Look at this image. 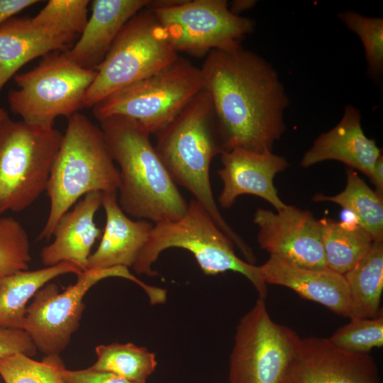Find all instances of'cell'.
<instances>
[{
  "mask_svg": "<svg viewBox=\"0 0 383 383\" xmlns=\"http://www.w3.org/2000/svg\"><path fill=\"white\" fill-rule=\"evenodd\" d=\"M256 1L253 0H235L233 1L229 8L230 11L235 15L245 11L255 6Z\"/></svg>",
  "mask_w": 383,
  "mask_h": 383,
  "instance_id": "d590c367",
  "label": "cell"
},
{
  "mask_svg": "<svg viewBox=\"0 0 383 383\" xmlns=\"http://www.w3.org/2000/svg\"><path fill=\"white\" fill-rule=\"evenodd\" d=\"M350 296L348 318H376L383 290V240L374 241L367 253L343 274Z\"/></svg>",
  "mask_w": 383,
  "mask_h": 383,
  "instance_id": "603a6c76",
  "label": "cell"
},
{
  "mask_svg": "<svg viewBox=\"0 0 383 383\" xmlns=\"http://www.w3.org/2000/svg\"><path fill=\"white\" fill-rule=\"evenodd\" d=\"M95 352L97 360L89 368L110 372L135 383H146L157 366L155 353L131 343L99 345Z\"/></svg>",
  "mask_w": 383,
  "mask_h": 383,
  "instance_id": "484cf974",
  "label": "cell"
},
{
  "mask_svg": "<svg viewBox=\"0 0 383 383\" xmlns=\"http://www.w3.org/2000/svg\"><path fill=\"white\" fill-rule=\"evenodd\" d=\"M380 155L381 150L375 140L367 138L362 128L360 111L348 105L340 122L314 140L300 164L308 168L323 161L337 160L370 179Z\"/></svg>",
  "mask_w": 383,
  "mask_h": 383,
  "instance_id": "e0dca14e",
  "label": "cell"
},
{
  "mask_svg": "<svg viewBox=\"0 0 383 383\" xmlns=\"http://www.w3.org/2000/svg\"><path fill=\"white\" fill-rule=\"evenodd\" d=\"M88 0H50L32 18L77 41L88 21Z\"/></svg>",
  "mask_w": 383,
  "mask_h": 383,
  "instance_id": "83f0119b",
  "label": "cell"
},
{
  "mask_svg": "<svg viewBox=\"0 0 383 383\" xmlns=\"http://www.w3.org/2000/svg\"><path fill=\"white\" fill-rule=\"evenodd\" d=\"M31 260L28 235L14 218H0V279L27 270Z\"/></svg>",
  "mask_w": 383,
  "mask_h": 383,
  "instance_id": "f546056e",
  "label": "cell"
},
{
  "mask_svg": "<svg viewBox=\"0 0 383 383\" xmlns=\"http://www.w3.org/2000/svg\"><path fill=\"white\" fill-rule=\"evenodd\" d=\"M77 276L76 282L62 292H59L55 283L48 282L27 306L23 330L45 356L60 355L67 347L79 326L85 308L84 297L101 280L109 277L128 279L140 286L150 301L156 299L160 293L159 287L142 282L124 267L86 270Z\"/></svg>",
  "mask_w": 383,
  "mask_h": 383,
  "instance_id": "30bf717a",
  "label": "cell"
},
{
  "mask_svg": "<svg viewBox=\"0 0 383 383\" xmlns=\"http://www.w3.org/2000/svg\"><path fill=\"white\" fill-rule=\"evenodd\" d=\"M156 135L155 148L174 184L187 189L247 262H254L252 249L222 216L212 192L210 165L224 150L207 93L199 92Z\"/></svg>",
  "mask_w": 383,
  "mask_h": 383,
  "instance_id": "7a4b0ae2",
  "label": "cell"
},
{
  "mask_svg": "<svg viewBox=\"0 0 383 383\" xmlns=\"http://www.w3.org/2000/svg\"><path fill=\"white\" fill-rule=\"evenodd\" d=\"M338 16L361 40L367 72L374 80H378L383 69V19L366 17L353 11H345Z\"/></svg>",
  "mask_w": 383,
  "mask_h": 383,
  "instance_id": "f1b7e54d",
  "label": "cell"
},
{
  "mask_svg": "<svg viewBox=\"0 0 383 383\" xmlns=\"http://www.w3.org/2000/svg\"><path fill=\"white\" fill-rule=\"evenodd\" d=\"M74 41L32 18L13 17L4 23L0 26V92L25 64L65 50Z\"/></svg>",
  "mask_w": 383,
  "mask_h": 383,
  "instance_id": "44dd1931",
  "label": "cell"
},
{
  "mask_svg": "<svg viewBox=\"0 0 383 383\" xmlns=\"http://www.w3.org/2000/svg\"><path fill=\"white\" fill-rule=\"evenodd\" d=\"M321 222L327 266L343 275L367 253L374 241L359 225L351 226L331 218Z\"/></svg>",
  "mask_w": 383,
  "mask_h": 383,
  "instance_id": "d4e9b609",
  "label": "cell"
},
{
  "mask_svg": "<svg viewBox=\"0 0 383 383\" xmlns=\"http://www.w3.org/2000/svg\"><path fill=\"white\" fill-rule=\"evenodd\" d=\"M203 89L201 69L179 57L174 62L104 97L92 107L99 122L113 116L135 121L156 134Z\"/></svg>",
  "mask_w": 383,
  "mask_h": 383,
  "instance_id": "52a82bcc",
  "label": "cell"
},
{
  "mask_svg": "<svg viewBox=\"0 0 383 383\" xmlns=\"http://www.w3.org/2000/svg\"><path fill=\"white\" fill-rule=\"evenodd\" d=\"M223 167L218 173L223 187L218 196L221 207L229 209L242 194H252L266 200L280 211L287 204L279 197L274 176L286 170L287 160L272 151L254 152L241 148L221 154Z\"/></svg>",
  "mask_w": 383,
  "mask_h": 383,
  "instance_id": "9a60e30c",
  "label": "cell"
},
{
  "mask_svg": "<svg viewBox=\"0 0 383 383\" xmlns=\"http://www.w3.org/2000/svg\"><path fill=\"white\" fill-rule=\"evenodd\" d=\"M150 0H94L87 25L65 55L75 65L95 70L104 60L125 24Z\"/></svg>",
  "mask_w": 383,
  "mask_h": 383,
  "instance_id": "ffe728a7",
  "label": "cell"
},
{
  "mask_svg": "<svg viewBox=\"0 0 383 383\" xmlns=\"http://www.w3.org/2000/svg\"><path fill=\"white\" fill-rule=\"evenodd\" d=\"M106 224L96 250L91 253L87 270L137 265L154 225L145 219L129 218L122 210L117 193H103Z\"/></svg>",
  "mask_w": 383,
  "mask_h": 383,
  "instance_id": "2e32d148",
  "label": "cell"
},
{
  "mask_svg": "<svg viewBox=\"0 0 383 383\" xmlns=\"http://www.w3.org/2000/svg\"><path fill=\"white\" fill-rule=\"evenodd\" d=\"M261 249L299 266L328 267L322 240V224L311 212L287 205L274 213L257 209L254 214Z\"/></svg>",
  "mask_w": 383,
  "mask_h": 383,
  "instance_id": "4fadbf2b",
  "label": "cell"
},
{
  "mask_svg": "<svg viewBox=\"0 0 383 383\" xmlns=\"http://www.w3.org/2000/svg\"><path fill=\"white\" fill-rule=\"evenodd\" d=\"M179 56L152 11L145 8L123 27L87 90L84 107L92 108L115 91L174 62Z\"/></svg>",
  "mask_w": 383,
  "mask_h": 383,
  "instance_id": "ba28073f",
  "label": "cell"
},
{
  "mask_svg": "<svg viewBox=\"0 0 383 383\" xmlns=\"http://www.w3.org/2000/svg\"><path fill=\"white\" fill-rule=\"evenodd\" d=\"M100 124L120 168L118 202L122 210L155 224L181 218L188 203L151 143L150 133L135 121L121 116L109 117Z\"/></svg>",
  "mask_w": 383,
  "mask_h": 383,
  "instance_id": "3957f363",
  "label": "cell"
},
{
  "mask_svg": "<svg viewBox=\"0 0 383 383\" xmlns=\"http://www.w3.org/2000/svg\"><path fill=\"white\" fill-rule=\"evenodd\" d=\"M114 162L100 127L79 113L67 118L46 189L50 211L38 240H50L59 219L82 196L117 193L120 174Z\"/></svg>",
  "mask_w": 383,
  "mask_h": 383,
  "instance_id": "277c9868",
  "label": "cell"
},
{
  "mask_svg": "<svg viewBox=\"0 0 383 383\" xmlns=\"http://www.w3.org/2000/svg\"><path fill=\"white\" fill-rule=\"evenodd\" d=\"M7 112L3 108H0V122L7 116Z\"/></svg>",
  "mask_w": 383,
  "mask_h": 383,
  "instance_id": "8d00e7d4",
  "label": "cell"
},
{
  "mask_svg": "<svg viewBox=\"0 0 383 383\" xmlns=\"http://www.w3.org/2000/svg\"><path fill=\"white\" fill-rule=\"evenodd\" d=\"M40 2L38 0H0V26L26 8Z\"/></svg>",
  "mask_w": 383,
  "mask_h": 383,
  "instance_id": "836d02e7",
  "label": "cell"
},
{
  "mask_svg": "<svg viewBox=\"0 0 383 383\" xmlns=\"http://www.w3.org/2000/svg\"><path fill=\"white\" fill-rule=\"evenodd\" d=\"M65 365L60 355L36 361L23 354L0 359V376L4 383H67L61 374Z\"/></svg>",
  "mask_w": 383,
  "mask_h": 383,
  "instance_id": "4316f807",
  "label": "cell"
},
{
  "mask_svg": "<svg viewBox=\"0 0 383 383\" xmlns=\"http://www.w3.org/2000/svg\"><path fill=\"white\" fill-rule=\"evenodd\" d=\"M37 352L36 346L25 330L0 326V359L16 354L33 357Z\"/></svg>",
  "mask_w": 383,
  "mask_h": 383,
  "instance_id": "1f68e13d",
  "label": "cell"
},
{
  "mask_svg": "<svg viewBox=\"0 0 383 383\" xmlns=\"http://www.w3.org/2000/svg\"><path fill=\"white\" fill-rule=\"evenodd\" d=\"M200 69L223 150L272 151L289 104L272 67L238 44L210 51Z\"/></svg>",
  "mask_w": 383,
  "mask_h": 383,
  "instance_id": "6da1fadb",
  "label": "cell"
},
{
  "mask_svg": "<svg viewBox=\"0 0 383 383\" xmlns=\"http://www.w3.org/2000/svg\"><path fill=\"white\" fill-rule=\"evenodd\" d=\"M56 52L45 55L32 70L14 75L18 88L9 91L8 102L11 112L27 123L54 127L57 117L77 113L97 74L95 70L75 65L64 52Z\"/></svg>",
  "mask_w": 383,
  "mask_h": 383,
  "instance_id": "9c48e42d",
  "label": "cell"
},
{
  "mask_svg": "<svg viewBox=\"0 0 383 383\" xmlns=\"http://www.w3.org/2000/svg\"><path fill=\"white\" fill-rule=\"evenodd\" d=\"M82 271L75 265L62 262L52 266L23 270L0 279V326L23 329L28 301L54 278Z\"/></svg>",
  "mask_w": 383,
  "mask_h": 383,
  "instance_id": "7402d4cb",
  "label": "cell"
},
{
  "mask_svg": "<svg viewBox=\"0 0 383 383\" xmlns=\"http://www.w3.org/2000/svg\"><path fill=\"white\" fill-rule=\"evenodd\" d=\"M284 383H382L369 353L348 351L328 338H301Z\"/></svg>",
  "mask_w": 383,
  "mask_h": 383,
  "instance_id": "5bb4252c",
  "label": "cell"
},
{
  "mask_svg": "<svg viewBox=\"0 0 383 383\" xmlns=\"http://www.w3.org/2000/svg\"><path fill=\"white\" fill-rule=\"evenodd\" d=\"M301 340L291 328L272 320L259 298L236 327L229 383H284Z\"/></svg>",
  "mask_w": 383,
  "mask_h": 383,
  "instance_id": "8fae6325",
  "label": "cell"
},
{
  "mask_svg": "<svg viewBox=\"0 0 383 383\" xmlns=\"http://www.w3.org/2000/svg\"><path fill=\"white\" fill-rule=\"evenodd\" d=\"M328 339L341 349L369 353L372 348L383 345V315L372 318H352Z\"/></svg>",
  "mask_w": 383,
  "mask_h": 383,
  "instance_id": "4dcf8cb0",
  "label": "cell"
},
{
  "mask_svg": "<svg viewBox=\"0 0 383 383\" xmlns=\"http://www.w3.org/2000/svg\"><path fill=\"white\" fill-rule=\"evenodd\" d=\"M61 374L67 383H135L116 374L92 370L89 367L79 370H70L63 367Z\"/></svg>",
  "mask_w": 383,
  "mask_h": 383,
  "instance_id": "d6a6232c",
  "label": "cell"
},
{
  "mask_svg": "<svg viewBox=\"0 0 383 383\" xmlns=\"http://www.w3.org/2000/svg\"><path fill=\"white\" fill-rule=\"evenodd\" d=\"M102 194L99 192L87 194L61 216L52 232L53 241L40 252L41 262L45 267L68 262L82 271L87 270L92 246L103 232L94 222V216L102 205Z\"/></svg>",
  "mask_w": 383,
  "mask_h": 383,
  "instance_id": "ac0fdd59",
  "label": "cell"
},
{
  "mask_svg": "<svg viewBox=\"0 0 383 383\" xmlns=\"http://www.w3.org/2000/svg\"><path fill=\"white\" fill-rule=\"evenodd\" d=\"M346 186L338 194L315 195V202L330 201L347 209L355 216L357 225L373 241L383 240V197L372 189L353 169L346 170Z\"/></svg>",
  "mask_w": 383,
  "mask_h": 383,
  "instance_id": "cb8c5ba5",
  "label": "cell"
},
{
  "mask_svg": "<svg viewBox=\"0 0 383 383\" xmlns=\"http://www.w3.org/2000/svg\"><path fill=\"white\" fill-rule=\"evenodd\" d=\"M0 383H1V380H0Z\"/></svg>",
  "mask_w": 383,
  "mask_h": 383,
  "instance_id": "74e56055",
  "label": "cell"
},
{
  "mask_svg": "<svg viewBox=\"0 0 383 383\" xmlns=\"http://www.w3.org/2000/svg\"><path fill=\"white\" fill-rule=\"evenodd\" d=\"M179 248L193 254L203 272L214 275L233 271L245 277L258 292L267 294L260 266L238 257L234 245L217 226L206 209L196 199L188 203L184 215L179 220L156 223L141 257L133 269L138 274L155 277L153 263L166 249Z\"/></svg>",
  "mask_w": 383,
  "mask_h": 383,
  "instance_id": "5b68a950",
  "label": "cell"
},
{
  "mask_svg": "<svg viewBox=\"0 0 383 383\" xmlns=\"http://www.w3.org/2000/svg\"><path fill=\"white\" fill-rule=\"evenodd\" d=\"M370 180L375 186L374 190L379 196L383 197V156L380 155L376 160Z\"/></svg>",
  "mask_w": 383,
  "mask_h": 383,
  "instance_id": "e575fe53",
  "label": "cell"
},
{
  "mask_svg": "<svg viewBox=\"0 0 383 383\" xmlns=\"http://www.w3.org/2000/svg\"><path fill=\"white\" fill-rule=\"evenodd\" d=\"M149 9L177 52L199 55L234 47L255 26L253 20L233 14L225 0H182Z\"/></svg>",
  "mask_w": 383,
  "mask_h": 383,
  "instance_id": "7c38bea8",
  "label": "cell"
},
{
  "mask_svg": "<svg viewBox=\"0 0 383 383\" xmlns=\"http://www.w3.org/2000/svg\"><path fill=\"white\" fill-rule=\"evenodd\" d=\"M260 267L267 284L287 287L303 298L348 318L349 290L343 274L328 267L313 269L299 266L274 255H270L267 262Z\"/></svg>",
  "mask_w": 383,
  "mask_h": 383,
  "instance_id": "d6986e66",
  "label": "cell"
},
{
  "mask_svg": "<svg viewBox=\"0 0 383 383\" xmlns=\"http://www.w3.org/2000/svg\"><path fill=\"white\" fill-rule=\"evenodd\" d=\"M62 137L8 116L0 122V215L26 209L46 191Z\"/></svg>",
  "mask_w": 383,
  "mask_h": 383,
  "instance_id": "8992f818",
  "label": "cell"
}]
</instances>
